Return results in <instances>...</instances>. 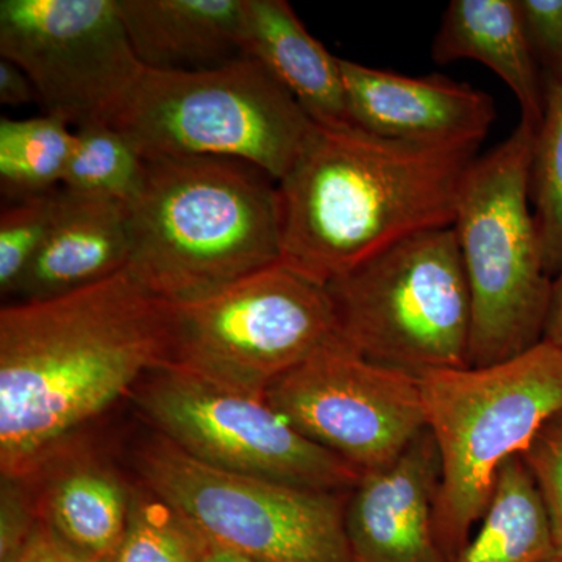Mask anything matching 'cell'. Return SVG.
I'll return each mask as SVG.
<instances>
[{"mask_svg":"<svg viewBox=\"0 0 562 562\" xmlns=\"http://www.w3.org/2000/svg\"><path fill=\"white\" fill-rule=\"evenodd\" d=\"M58 191L20 199L0 216V291L14 294L46 243Z\"/></svg>","mask_w":562,"mask_h":562,"instance_id":"cell-25","label":"cell"},{"mask_svg":"<svg viewBox=\"0 0 562 562\" xmlns=\"http://www.w3.org/2000/svg\"><path fill=\"white\" fill-rule=\"evenodd\" d=\"M0 57L27 74L46 114L76 128L110 124L146 69L120 0H2Z\"/></svg>","mask_w":562,"mask_h":562,"instance_id":"cell-11","label":"cell"},{"mask_svg":"<svg viewBox=\"0 0 562 562\" xmlns=\"http://www.w3.org/2000/svg\"><path fill=\"white\" fill-rule=\"evenodd\" d=\"M547 562H562V558L560 557H553L552 560H549Z\"/></svg>","mask_w":562,"mask_h":562,"instance_id":"cell-33","label":"cell"},{"mask_svg":"<svg viewBox=\"0 0 562 562\" xmlns=\"http://www.w3.org/2000/svg\"><path fill=\"white\" fill-rule=\"evenodd\" d=\"M441 460L430 430L391 464L361 473L346 502L355 562H449L436 539Z\"/></svg>","mask_w":562,"mask_h":562,"instance_id":"cell-13","label":"cell"},{"mask_svg":"<svg viewBox=\"0 0 562 562\" xmlns=\"http://www.w3.org/2000/svg\"><path fill=\"white\" fill-rule=\"evenodd\" d=\"M432 60L482 63L512 90L520 122L538 132L546 92L517 0H452L432 40Z\"/></svg>","mask_w":562,"mask_h":562,"instance_id":"cell-18","label":"cell"},{"mask_svg":"<svg viewBox=\"0 0 562 562\" xmlns=\"http://www.w3.org/2000/svg\"><path fill=\"white\" fill-rule=\"evenodd\" d=\"M246 0H120L122 21L140 65L205 69L239 52Z\"/></svg>","mask_w":562,"mask_h":562,"instance_id":"cell-19","label":"cell"},{"mask_svg":"<svg viewBox=\"0 0 562 562\" xmlns=\"http://www.w3.org/2000/svg\"><path fill=\"white\" fill-rule=\"evenodd\" d=\"M76 131V144L61 188L131 203L144 173V158L127 135L110 124Z\"/></svg>","mask_w":562,"mask_h":562,"instance_id":"cell-22","label":"cell"},{"mask_svg":"<svg viewBox=\"0 0 562 562\" xmlns=\"http://www.w3.org/2000/svg\"><path fill=\"white\" fill-rule=\"evenodd\" d=\"M265 397L360 473L391 464L427 430L419 376L366 360L341 339L279 376Z\"/></svg>","mask_w":562,"mask_h":562,"instance_id":"cell-12","label":"cell"},{"mask_svg":"<svg viewBox=\"0 0 562 562\" xmlns=\"http://www.w3.org/2000/svg\"><path fill=\"white\" fill-rule=\"evenodd\" d=\"M209 543L168 502L133 487L127 528L111 562H201Z\"/></svg>","mask_w":562,"mask_h":562,"instance_id":"cell-23","label":"cell"},{"mask_svg":"<svg viewBox=\"0 0 562 562\" xmlns=\"http://www.w3.org/2000/svg\"><path fill=\"white\" fill-rule=\"evenodd\" d=\"M201 562H260L255 558L247 557L241 552L220 546V543L210 542L203 553Z\"/></svg>","mask_w":562,"mask_h":562,"instance_id":"cell-32","label":"cell"},{"mask_svg":"<svg viewBox=\"0 0 562 562\" xmlns=\"http://www.w3.org/2000/svg\"><path fill=\"white\" fill-rule=\"evenodd\" d=\"M536 61L549 80L562 79V0H517Z\"/></svg>","mask_w":562,"mask_h":562,"instance_id":"cell-28","label":"cell"},{"mask_svg":"<svg viewBox=\"0 0 562 562\" xmlns=\"http://www.w3.org/2000/svg\"><path fill=\"white\" fill-rule=\"evenodd\" d=\"M110 125L144 160L225 158L280 181L316 122L257 61L233 58L205 69H144Z\"/></svg>","mask_w":562,"mask_h":562,"instance_id":"cell-6","label":"cell"},{"mask_svg":"<svg viewBox=\"0 0 562 562\" xmlns=\"http://www.w3.org/2000/svg\"><path fill=\"white\" fill-rule=\"evenodd\" d=\"M338 338L412 373L469 368L472 305L453 227L395 243L327 284Z\"/></svg>","mask_w":562,"mask_h":562,"instance_id":"cell-7","label":"cell"},{"mask_svg":"<svg viewBox=\"0 0 562 562\" xmlns=\"http://www.w3.org/2000/svg\"><path fill=\"white\" fill-rule=\"evenodd\" d=\"M140 483L209 539L260 562H355L346 494L213 468L154 432L136 447Z\"/></svg>","mask_w":562,"mask_h":562,"instance_id":"cell-8","label":"cell"},{"mask_svg":"<svg viewBox=\"0 0 562 562\" xmlns=\"http://www.w3.org/2000/svg\"><path fill=\"white\" fill-rule=\"evenodd\" d=\"M40 525L35 494L29 480L2 476L0 490V562H14Z\"/></svg>","mask_w":562,"mask_h":562,"instance_id":"cell-27","label":"cell"},{"mask_svg":"<svg viewBox=\"0 0 562 562\" xmlns=\"http://www.w3.org/2000/svg\"><path fill=\"white\" fill-rule=\"evenodd\" d=\"M419 383L441 460L436 539L453 562L486 512L503 465L562 413V349L542 341L512 360L428 372Z\"/></svg>","mask_w":562,"mask_h":562,"instance_id":"cell-4","label":"cell"},{"mask_svg":"<svg viewBox=\"0 0 562 562\" xmlns=\"http://www.w3.org/2000/svg\"><path fill=\"white\" fill-rule=\"evenodd\" d=\"M76 131L54 114L0 121V187L10 198L25 199L61 188Z\"/></svg>","mask_w":562,"mask_h":562,"instance_id":"cell-21","label":"cell"},{"mask_svg":"<svg viewBox=\"0 0 562 562\" xmlns=\"http://www.w3.org/2000/svg\"><path fill=\"white\" fill-rule=\"evenodd\" d=\"M38 99L27 74L5 58H0V102L9 106L27 105Z\"/></svg>","mask_w":562,"mask_h":562,"instance_id":"cell-30","label":"cell"},{"mask_svg":"<svg viewBox=\"0 0 562 562\" xmlns=\"http://www.w3.org/2000/svg\"><path fill=\"white\" fill-rule=\"evenodd\" d=\"M171 303L127 268L0 312V469L31 480L168 366Z\"/></svg>","mask_w":562,"mask_h":562,"instance_id":"cell-1","label":"cell"},{"mask_svg":"<svg viewBox=\"0 0 562 562\" xmlns=\"http://www.w3.org/2000/svg\"><path fill=\"white\" fill-rule=\"evenodd\" d=\"M36 508L44 525L87 562H111L127 528L133 487L94 457L65 452L41 469Z\"/></svg>","mask_w":562,"mask_h":562,"instance_id":"cell-16","label":"cell"},{"mask_svg":"<svg viewBox=\"0 0 562 562\" xmlns=\"http://www.w3.org/2000/svg\"><path fill=\"white\" fill-rule=\"evenodd\" d=\"M535 138L520 122L462 180L453 231L471 294L469 368L512 360L543 341L553 277L531 209Z\"/></svg>","mask_w":562,"mask_h":562,"instance_id":"cell-5","label":"cell"},{"mask_svg":"<svg viewBox=\"0 0 562 562\" xmlns=\"http://www.w3.org/2000/svg\"><path fill=\"white\" fill-rule=\"evenodd\" d=\"M335 339L327 286L280 261L209 297L172 305L168 366L265 395Z\"/></svg>","mask_w":562,"mask_h":562,"instance_id":"cell-9","label":"cell"},{"mask_svg":"<svg viewBox=\"0 0 562 562\" xmlns=\"http://www.w3.org/2000/svg\"><path fill=\"white\" fill-rule=\"evenodd\" d=\"M131 250L127 202L60 188L46 243L14 294L46 301L90 286L124 269Z\"/></svg>","mask_w":562,"mask_h":562,"instance_id":"cell-15","label":"cell"},{"mask_svg":"<svg viewBox=\"0 0 562 562\" xmlns=\"http://www.w3.org/2000/svg\"><path fill=\"white\" fill-rule=\"evenodd\" d=\"M476 150L316 124L277 181L281 262L327 284L402 239L453 227Z\"/></svg>","mask_w":562,"mask_h":562,"instance_id":"cell-2","label":"cell"},{"mask_svg":"<svg viewBox=\"0 0 562 562\" xmlns=\"http://www.w3.org/2000/svg\"><path fill=\"white\" fill-rule=\"evenodd\" d=\"M14 562H87L70 552L43 524Z\"/></svg>","mask_w":562,"mask_h":562,"instance_id":"cell-29","label":"cell"},{"mask_svg":"<svg viewBox=\"0 0 562 562\" xmlns=\"http://www.w3.org/2000/svg\"><path fill=\"white\" fill-rule=\"evenodd\" d=\"M531 202L547 269L554 279L562 266V79L547 81L532 151Z\"/></svg>","mask_w":562,"mask_h":562,"instance_id":"cell-24","label":"cell"},{"mask_svg":"<svg viewBox=\"0 0 562 562\" xmlns=\"http://www.w3.org/2000/svg\"><path fill=\"white\" fill-rule=\"evenodd\" d=\"M239 54L279 81L316 124L351 125L341 58L314 38L284 0H246Z\"/></svg>","mask_w":562,"mask_h":562,"instance_id":"cell-17","label":"cell"},{"mask_svg":"<svg viewBox=\"0 0 562 562\" xmlns=\"http://www.w3.org/2000/svg\"><path fill=\"white\" fill-rule=\"evenodd\" d=\"M132 397L155 432L213 468L339 494L360 480L357 469L310 441L265 395L165 366Z\"/></svg>","mask_w":562,"mask_h":562,"instance_id":"cell-10","label":"cell"},{"mask_svg":"<svg viewBox=\"0 0 562 562\" xmlns=\"http://www.w3.org/2000/svg\"><path fill=\"white\" fill-rule=\"evenodd\" d=\"M520 457L549 517L554 552L562 558V413L543 425Z\"/></svg>","mask_w":562,"mask_h":562,"instance_id":"cell-26","label":"cell"},{"mask_svg":"<svg viewBox=\"0 0 562 562\" xmlns=\"http://www.w3.org/2000/svg\"><path fill=\"white\" fill-rule=\"evenodd\" d=\"M557 557L549 517L522 457L498 472L486 512L453 562H547Z\"/></svg>","mask_w":562,"mask_h":562,"instance_id":"cell-20","label":"cell"},{"mask_svg":"<svg viewBox=\"0 0 562 562\" xmlns=\"http://www.w3.org/2000/svg\"><path fill=\"white\" fill-rule=\"evenodd\" d=\"M131 209L128 272L161 301L209 297L281 261L277 181L225 158H151Z\"/></svg>","mask_w":562,"mask_h":562,"instance_id":"cell-3","label":"cell"},{"mask_svg":"<svg viewBox=\"0 0 562 562\" xmlns=\"http://www.w3.org/2000/svg\"><path fill=\"white\" fill-rule=\"evenodd\" d=\"M347 106L362 131L424 146H480L497 109L486 92L441 76L408 77L342 60Z\"/></svg>","mask_w":562,"mask_h":562,"instance_id":"cell-14","label":"cell"},{"mask_svg":"<svg viewBox=\"0 0 562 562\" xmlns=\"http://www.w3.org/2000/svg\"><path fill=\"white\" fill-rule=\"evenodd\" d=\"M543 341L552 342L562 349V266L553 279L552 299H550Z\"/></svg>","mask_w":562,"mask_h":562,"instance_id":"cell-31","label":"cell"}]
</instances>
